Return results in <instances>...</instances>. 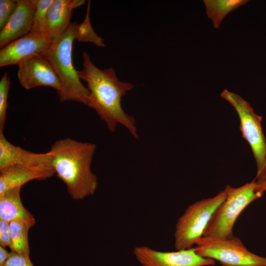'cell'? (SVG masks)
<instances>
[{
  "label": "cell",
  "instance_id": "1",
  "mask_svg": "<svg viewBox=\"0 0 266 266\" xmlns=\"http://www.w3.org/2000/svg\"><path fill=\"white\" fill-rule=\"evenodd\" d=\"M83 68L78 71L80 79L87 83L90 92L89 107L94 109L107 129L113 133L118 125L124 126L135 138L138 132L135 119L128 115L122 106V100L133 85L120 81L112 67L101 69L91 61L86 52L82 54Z\"/></svg>",
  "mask_w": 266,
  "mask_h": 266
},
{
  "label": "cell",
  "instance_id": "2",
  "mask_svg": "<svg viewBox=\"0 0 266 266\" xmlns=\"http://www.w3.org/2000/svg\"><path fill=\"white\" fill-rule=\"evenodd\" d=\"M96 149L94 143L66 137L56 141L49 150L55 173L73 200L93 195L97 189L98 178L91 169Z\"/></svg>",
  "mask_w": 266,
  "mask_h": 266
},
{
  "label": "cell",
  "instance_id": "3",
  "mask_svg": "<svg viewBox=\"0 0 266 266\" xmlns=\"http://www.w3.org/2000/svg\"><path fill=\"white\" fill-rule=\"evenodd\" d=\"M77 23H71L62 34L53 39L41 56L52 67L62 85L57 92L61 101H75L89 106L90 92L81 82L72 63V45Z\"/></svg>",
  "mask_w": 266,
  "mask_h": 266
},
{
  "label": "cell",
  "instance_id": "4",
  "mask_svg": "<svg viewBox=\"0 0 266 266\" xmlns=\"http://www.w3.org/2000/svg\"><path fill=\"white\" fill-rule=\"evenodd\" d=\"M227 197L212 215L203 237L213 239H230L233 237L234 225L241 213L264 193L258 189L255 179L234 188L227 185Z\"/></svg>",
  "mask_w": 266,
  "mask_h": 266
},
{
  "label": "cell",
  "instance_id": "5",
  "mask_svg": "<svg viewBox=\"0 0 266 266\" xmlns=\"http://www.w3.org/2000/svg\"><path fill=\"white\" fill-rule=\"evenodd\" d=\"M226 197L224 189L214 197L197 201L187 208L176 224L174 245L176 250L191 248L203 237L212 215Z\"/></svg>",
  "mask_w": 266,
  "mask_h": 266
},
{
  "label": "cell",
  "instance_id": "6",
  "mask_svg": "<svg viewBox=\"0 0 266 266\" xmlns=\"http://www.w3.org/2000/svg\"><path fill=\"white\" fill-rule=\"evenodd\" d=\"M220 97L236 111L243 137L249 144L256 164V179L266 173V139L262 127V116L256 114L250 104L237 94L224 89Z\"/></svg>",
  "mask_w": 266,
  "mask_h": 266
},
{
  "label": "cell",
  "instance_id": "7",
  "mask_svg": "<svg viewBox=\"0 0 266 266\" xmlns=\"http://www.w3.org/2000/svg\"><path fill=\"white\" fill-rule=\"evenodd\" d=\"M193 248L200 256L216 260L223 266H266V258L248 250L237 237L230 239L202 237Z\"/></svg>",
  "mask_w": 266,
  "mask_h": 266
},
{
  "label": "cell",
  "instance_id": "8",
  "mask_svg": "<svg viewBox=\"0 0 266 266\" xmlns=\"http://www.w3.org/2000/svg\"><path fill=\"white\" fill-rule=\"evenodd\" d=\"M133 253L142 266H213V260L198 255L193 247L172 252L154 250L146 246H137Z\"/></svg>",
  "mask_w": 266,
  "mask_h": 266
},
{
  "label": "cell",
  "instance_id": "9",
  "mask_svg": "<svg viewBox=\"0 0 266 266\" xmlns=\"http://www.w3.org/2000/svg\"><path fill=\"white\" fill-rule=\"evenodd\" d=\"M14 166L29 167L55 174L49 151L45 153H35L25 150L11 143L5 137L3 131H0V170Z\"/></svg>",
  "mask_w": 266,
  "mask_h": 266
},
{
  "label": "cell",
  "instance_id": "10",
  "mask_svg": "<svg viewBox=\"0 0 266 266\" xmlns=\"http://www.w3.org/2000/svg\"><path fill=\"white\" fill-rule=\"evenodd\" d=\"M53 41L44 33L30 32L0 49V66L18 65L33 56L41 55Z\"/></svg>",
  "mask_w": 266,
  "mask_h": 266
},
{
  "label": "cell",
  "instance_id": "11",
  "mask_svg": "<svg viewBox=\"0 0 266 266\" xmlns=\"http://www.w3.org/2000/svg\"><path fill=\"white\" fill-rule=\"evenodd\" d=\"M17 76L21 86L26 90L47 86L59 92L60 80L49 64L41 56L34 55L18 65Z\"/></svg>",
  "mask_w": 266,
  "mask_h": 266
},
{
  "label": "cell",
  "instance_id": "12",
  "mask_svg": "<svg viewBox=\"0 0 266 266\" xmlns=\"http://www.w3.org/2000/svg\"><path fill=\"white\" fill-rule=\"evenodd\" d=\"M34 12L35 5L33 0H17V7L14 12L5 26L0 30V48L31 32Z\"/></svg>",
  "mask_w": 266,
  "mask_h": 266
},
{
  "label": "cell",
  "instance_id": "13",
  "mask_svg": "<svg viewBox=\"0 0 266 266\" xmlns=\"http://www.w3.org/2000/svg\"><path fill=\"white\" fill-rule=\"evenodd\" d=\"M72 0H53L48 9L43 33L54 39L62 34L70 25Z\"/></svg>",
  "mask_w": 266,
  "mask_h": 266
},
{
  "label": "cell",
  "instance_id": "14",
  "mask_svg": "<svg viewBox=\"0 0 266 266\" xmlns=\"http://www.w3.org/2000/svg\"><path fill=\"white\" fill-rule=\"evenodd\" d=\"M54 174L29 167L14 166L0 170V195L10 190L22 188L34 180H45Z\"/></svg>",
  "mask_w": 266,
  "mask_h": 266
},
{
  "label": "cell",
  "instance_id": "15",
  "mask_svg": "<svg viewBox=\"0 0 266 266\" xmlns=\"http://www.w3.org/2000/svg\"><path fill=\"white\" fill-rule=\"evenodd\" d=\"M21 188L13 189L0 195V219L35 224L34 216L23 205L20 198Z\"/></svg>",
  "mask_w": 266,
  "mask_h": 266
},
{
  "label": "cell",
  "instance_id": "16",
  "mask_svg": "<svg viewBox=\"0 0 266 266\" xmlns=\"http://www.w3.org/2000/svg\"><path fill=\"white\" fill-rule=\"evenodd\" d=\"M247 0H204L206 14L215 29L220 27L226 16L245 4Z\"/></svg>",
  "mask_w": 266,
  "mask_h": 266
},
{
  "label": "cell",
  "instance_id": "17",
  "mask_svg": "<svg viewBox=\"0 0 266 266\" xmlns=\"http://www.w3.org/2000/svg\"><path fill=\"white\" fill-rule=\"evenodd\" d=\"M34 224L21 221L10 222V233L11 251L30 257L28 242V233Z\"/></svg>",
  "mask_w": 266,
  "mask_h": 266
},
{
  "label": "cell",
  "instance_id": "18",
  "mask_svg": "<svg viewBox=\"0 0 266 266\" xmlns=\"http://www.w3.org/2000/svg\"><path fill=\"white\" fill-rule=\"evenodd\" d=\"M91 1H88L85 18L80 24H77L76 28L75 39L79 42H90L99 47H104L103 39L94 31L90 18Z\"/></svg>",
  "mask_w": 266,
  "mask_h": 266
},
{
  "label": "cell",
  "instance_id": "19",
  "mask_svg": "<svg viewBox=\"0 0 266 266\" xmlns=\"http://www.w3.org/2000/svg\"><path fill=\"white\" fill-rule=\"evenodd\" d=\"M35 5L33 24L31 32L43 33V26L48 9L53 0H33Z\"/></svg>",
  "mask_w": 266,
  "mask_h": 266
},
{
  "label": "cell",
  "instance_id": "20",
  "mask_svg": "<svg viewBox=\"0 0 266 266\" xmlns=\"http://www.w3.org/2000/svg\"><path fill=\"white\" fill-rule=\"evenodd\" d=\"M10 87V78L5 72L0 80V131H3L7 117L8 96Z\"/></svg>",
  "mask_w": 266,
  "mask_h": 266
},
{
  "label": "cell",
  "instance_id": "21",
  "mask_svg": "<svg viewBox=\"0 0 266 266\" xmlns=\"http://www.w3.org/2000/svg\"><path fill=\"white\" fill-rule=\"evenodd\" d=\"M17 7V0H0V29L6 24Z\"/></svg>",
  "mask_w": 266,
  "mask_h": 266
},
{
  "label": "cell",
  "instance_id": "22",
  "mask_svg": "<svg viewBox=\"0 0 266 266\" xmlns=\"http://www.w3.org/2000/svg\"><path fill=\"white\" fill-rule=\"evenodd\" d=\"M4 266H34L30 257L11 251L9 258Z\"/></svg>",
  "mask_w": 266,
  "mask_h": 266
},
{
  "label": "cell",
  "instance_id": "23",
  "mask_svg": "<svg viewBox=\"0 0 266 266\" xmlns=\"http://www.w3.org/2000/svg\"><path fill=\"white\" fill-rule=\"evenodd\" d=\"M10 222L0 219V245L10 247L11 244Z\"/></svg>",
  "mask_w": 266,
  "mask_h": 266
},
{
  "label": "cell",
  "instance_id": "24",
  "mask_svg": "<svg viewBox=\"0 0 266 266\" xmlns=\"http://www.w3.org/2000/svg\"><path fill=\"white\" fill-rule=\"evenodd\" d=\"M11 252H9L5 247L0 245V266H4L10 256Z\"/></svg>",
  "mask_w": 266,
  "mask_h": 266
},
{
  "label": "cell",
  "instance_id": "25",
  "mask_svg": "<svg viewBox=\"0 0 266 266\" xmlns=\"http://www.w3.org/2000/svg\"><path fill=\"white\" fill-rule=\"evenodd\" d=\"M258 185V189L263 193L266 192V173L261 177L255 179Z\"/></svg>",
  "mask_w": 266,
  "mask_h": 266
},
{
  "label": "cell",
  "instance_id": "26",
  "mask_svg": "<svg viewBox=\"0 0 266 266\" xmlns=\"http://www.w3.org/2000/svg\"><path fill=\"white\" fill-rule=\"evenodd\" d=\"M85 2L86 0H72L73 8L74 9L83 5Z\"/></svg>",
  "mask_w": 266,
  "mask_h": 266
}]
</instances>
